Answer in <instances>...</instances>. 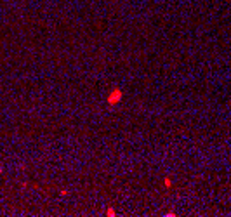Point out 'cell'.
Here are the masks:
<instances>
[{
  "label": "cell",
  "mask_w": 231,
  "mask_h": 217,
  "mask_svg": "<svg viewBox=\"0 0 231 217\" xmlns=\"http://www.w3.org/2000/svg\"><path fill=\"white\" fill-rule=\"evenodd\" d=\"M118 97H122V92H120V90H115V92H113V96L110 97V104H115V101H117Z\"/></svg>",
  "instance_id": "cell-1"
}]
</instances>
